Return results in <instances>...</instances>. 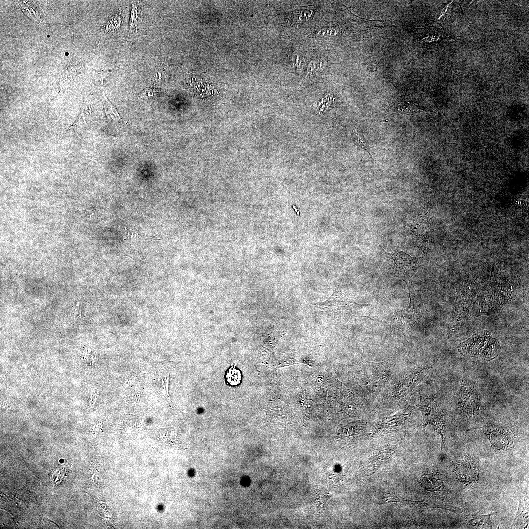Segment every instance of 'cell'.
Segmentation results:
<instances>
[{"instance_id":"obj_9","label":"cell","mask_w":529,"mask_h":529,"mask_svg":"<svg viewBox=\"0 0 529 529\" xmlns=\"http://www.w3.org/2000/svg\"><path fill=\"white\" fill-rule=\"evenodd\" d=\"M121 222L122 234L124 241L132 247L140 248L146 246L154 240H160L156 236H152L141 232L133 226L120 219Z\"/></svg>"},{"instance_id":"obj_4","label":"cell","mask_w":529,"mask_h":529,"mask_svg":"<svg viewBox=\"0 0 529 529\" xmlns=\"http://www.w3.org/2000/svg\"><path fill=\"white\" fill-rule=\"evenodd\" d=\"M419 408L422 413V422L425 427L431 425L435 431L441 436L442 446L444 443V434L445 421L443 413L436 409L435 403L431 399L424 400L420 405Z\"/></svg>"},{"instance_id":"obj_22","label":"cell","mask_w":529,"mask_h":529,"mask_svg":"<svg viewBox=\"0 0 529 529\" xmlns=\"http://www.w3.org/2000/svg\"><path fill=\"white\" fill-rule=\"evenodd\" d=\"M164 77H165V72L164 69L161 67H159L155 70L154 73L155 81L157 82H160L164 79Z\"/></svg>"},{"instance_id":"obj_1","label":"cell","mask_w":529,"mask_h":529,"mask_svg":"<svg viewBox=\"0 0 529 529\" xmlns=\"http://www.w3.org/2000/svg\"><path fill=\"white\" fill-rule=\"evenodd\" d=\"M459 352L465 355L479 356L483 360L489 361L496 357L500 350L499 342L492 338L490 333L483 331L475 335L458 347Z\"/></svg>"},{"instance_id":"obj_15","label":"cell","mask_w":529,"mask_h":529,"mask_svg":"<svg viewBox=\"0 0 529 529\" xmlns=\"http://www.w3.org/2000/svg\"><path fill=\"white\" fill-rule=\"evenodd\" d=\"M366 427L365 422L359 421L352 422L341 428L338 435L341 438H348L361 433Z\"/></svg>"},{"instance_id":"obj_14","label":"cell","mask_w":529,"mask_h":529,"mask_svg":"<svg viewBox=\"0 0 529 529\" xmlns=\"http://www.w3.org/2000/svg\"><path fill=\"white\" fill-rule=\"evenodd\" d=\"M420 481L423 488L429 491L439 490L442 486L441 481L436 473L425 474L422 476Z\"/></svg>"},{"instance_id":"obj_11","label":"cell","mask_w":529,"mask_h":529,"mask_svg":"<svg viewBox=\"0 0 529 529\" xmlns=\"http://www.w3.org/2000/svg\"><path fill=\"white\" fill-rule=\"evenodd\" d=\"M410 414L404 412L392 416L385 418L380 422L372 431L373 435L397 431L405 427L409 422Z\"/></svg>"},{"instance_id":"obj_7","label":"cell","mask_w":529,"mask_h":529,"mask_svg":"<svg viewBox=\"0 0 529 529\" xmlns=\"http://www.w3.org/2000/svg\"><path fill=\"white\" fill-rule=\"evenodd\" d=\"M396 446L392 444L384 446L368 458L362 470L363 475H371L389 462L392 458Z\"/></svg>"},{"instance_id":"obj_2","label":"cell","mask_w":529,"mask_h":529,"mask_svg":"<svg viewBox=\"0 0 529 529\" xmlns=\"http://www.w3.org/2000/svg\"><path fill=\"white\" fill-rule=\"evenodd\" d=\"M384 253L388 269L393 275L401 279L405 283L411 281V278L418 267L419 258L399 250L392 253L384 251Z\"/></svg>"},{"instance_id":"obj_17","label":"cell","mask_w":529,"mask_h":529,"mask_svg":"<svg viewBox=\"0 0 529 529\" xmlns=\"http://www.w3.org/2000/svg\"><path fill=\"white\" fill-rule=\"evenodd\" d=\"M525 502V498H524L523 503L521 501L519 502L518 511L512 527L517 525L520 522L523 521L525 519L527 520L528 517V508L526 509L527 505Z\"/></svg>"},{"instance_id":"obj_13","label":"cell","mask_w":529,"mask_h":529,"mask_svg":"<svg viewBox=\"0 0 529 529\" xmlns=\"http://www.w3.org/2000/svg\"><path fill=\"white\" fill-rule=\"evenodd\" d=\"M425 371V369H422L403 378L398 383L395 388L394 391V396L396 398H401L407 395L424 379L426 375Z\"/></svg>"},{"instance_id":"obj_8","label":"cell","mask_w":529,"mask_h":529,"mask_svg":"<svg viewBox=\"0 0 529 529\" xmlns=\"http://www.w3.org/2000/svg\"><path fill=\"white\" fill-rule=\"evenodd\" d=\"M480 401L476 391L470 387L463 386L459 392L458 406L460 410L468 417L477 415Z\"/></svg>"},{"instance_id":"obj_12","label":"cell","mask_w":529,"mask_h":529,"mask_svg":"<svg viewBox=\"0 0 529 529\" xmlns=\"http://www.w3.org/2000/svg\"><path fill=\"white\" fill-rule=\"evenodd\" d=\"M456 478L466 485L475 483L479 478V470L472 461L464 460L457 463L455 468Z\"/></svg>"},{"instance_id":"obj_5","label":"cell","mask_w":529,"mask_h":529,"mask_svg":"<svg viewBox=\"0 0 529 529\" xmlns=\"http://www.w3.org/2000/svg\"><path fill=\"white\" fill-rule=\"evenodd\" d=\"M409 292L410 302L405 309L397 312V319L407 324L416 323L422 315V305L419 294L415 290L412 281L406 283Z\"/></svg>"},{"instance_id":"obj_23","label":"cell","mask_w":529,"mask_h":529,"mask_svg":"<svg viewBox=\"0 0 529 529\" xmlns=\"http://www.w3.org/2000/svg\"><path fill=\"white\" fill-rule=\"evenodd\" d=\"M135 380V377H131V378H129L125 382V385L128 387L132 386L133 385H134Z\"/></svg>"},{"instance_id":"obj_3","label":"cell","mask_w":529,"mask_h":529,"mask_svg":"<svg viewBox=\"0 0 529 529\" xmlns=\"http://www.w3.org/2000/svg\"><path fill=\"white\" fill-rule=\"evenodd\" d=\"M310 302L314 307L337 317L351 313L363 305L348 298L339 288H336L332 295L323 302Z\"/></svg>"},{"instance_id":"obj_18","label":"cell","mask_w":529,"mask_h":529,"mask_svg":"<svg viewBox=\"0 0 529 529\" xmlns=\"http://www.w3.org/2000/svg\"><path fill=\"white\" fill-rule=\"evenodd\" d=\"M376 502L378 504L388 503L391 502H401L404 499L393 496L390 493H381L377 496V499L375 498Z\"/></svg>"},{"instance_id":"obj_21","label":"cell","mask_w":529,"mask_h":529,"mask_svg":"<svg viewBox=\"0 0 529 529\" xmlns=\"http://www.w3.org/2000/svg\"><path fill=\"white\" fill-rule=\"evenodd\" d=\"M89 105H84L82 107L81 113L79 114L76 121L74 122L73 124L70 127V128H76L77 127L81 126L82 125L86 124L85 115H89Z\"/></svg>"},{"instance_id":"obj_19","label":"cell","mask_w":529,"mask_h":529,"mask_svg":"<svg viewBox=\"0 0 529 529\" xmlns=\"http://www.w3.org/2000/svg\"><path fill=\"white\" fill-rule=\"evenodd\" d=\"M227 381L232 385H235L240 382L241 373L234 367L230 368L226 374Z\"/></svg>"},{"instance_id":"obj_20","label":"cell","mask_w":529,"mask_h":529,"mask_svg":"<svg viewBox=\"0 0 529 529\" xmlns=\"http://www.w3.org/2000/svg\"><path fill=\"white\" fill-rule=\"evenodd\" d=\"M354 132V138L355 143L358 146H360L361 148L366 150L371 157V148L367 144L363 135L361 133L358 132L357 131L355 130Z\"/></svg>"},{"instance_id":"obj_10","label":"cell","mask_w":529,"mask_h":529,"mask_svg":"<svg viewBox=\"0 0 529 529\" xmlns=\"http://www.w3.org/2000/svg\"><path fill=\"white\" fill-rule=\"evenodd\" d=\"M487 435L493 448L503 450L511 447L514 436L511 432L504 428L493 427L487 431Z\"/></svg>"},{"instance_id":"obj_6","label":"cell","mask_w":529,"mask_h":529,"mask_svg":"<svg viewBox=\"0 0 529 529\" xmlns=\"http://www.w3.org/2000/svg\"><path fill=\"white\" fill-rule=\"evenodd\" d=\"M392 357L381 362H368L367 365V384L370 392H378L385 384L388 378Z\"/></svg>"},{"instance_id":"obj_16","label":"cell","mask_w":529,"mask_h":529,"mask_svg":"<svg viewBox=\"0 0 529 529\" xmlns=\"http://www.w3.org/2000/svg\"><path fill=\"white\" fill-rule=\"evenodd\" d=\"M494 513L487 515L472 514L467 518V522L474 526H491L492 523L490 517Z\"/></svg>"}]
</instances>
